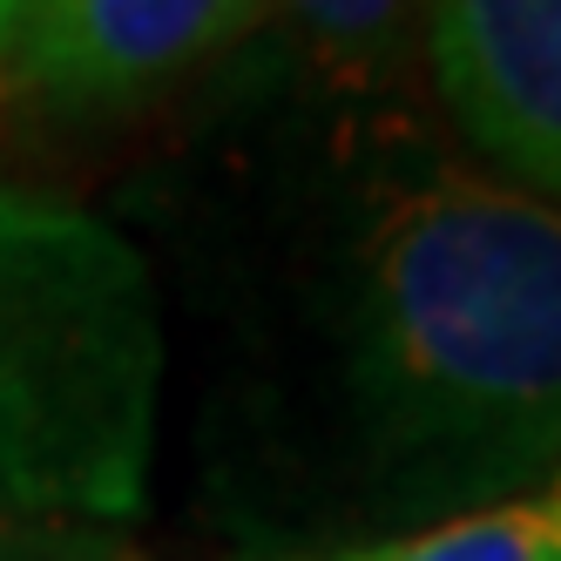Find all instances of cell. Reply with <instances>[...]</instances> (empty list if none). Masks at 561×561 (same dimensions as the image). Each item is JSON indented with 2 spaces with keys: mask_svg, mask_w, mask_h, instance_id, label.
Returning <instances> with one entry per match:
<instances>
[{
  "mask_svg": "<svg viewBox=\"0 0 561 561\" xmlns=\"http://www.w3.org/2000/svg\"><path fill=\"white\" fill-rule=\"evenodd\" d=\"M352 413L379 501L447 520L561 467V217L439 163L352 251Z\"/></svg>",
  "mask_w": 561,
  "mask_h": 561,
  "instance_id": "1",
  "label": "cell"
},
{
  "mask_svg": "<svg viewBox=\"0 0 561 561\" xmlns=\"http://www.w3.org/2000/svg\"><path fill=\"white\" fill-rule=\"evenodd\" d=\"M163 305L82 204L0 183V507L115 535L149 501Z\"/></svg>",
  "mask_w": 561,
  "mask_h": 561,
  "instance_id": "2",
  "label": "cell"
},
{
  "mask_svg": "<svg viewBox=\"0 0 561 561\" xmlns=\"http://www.w3.org/2000/svg\"><path fill=\"white\" fill-rule=\"evenodd\" d=\"M447 115L507 190L561 217V0H420Z\"/></svg>",
  "mask_w": 561,
  "mask_h": 561,
  "instance_id": "3",
  "label": "cell"
},
{
  "mask_svg": "<svg viewBox=\"0 0 561 561\" xmlns=\"http://www.w3.org/2000/svg\"><path fill=\"white\" fill-rule=\"evenodd\" d=\"M271 0H8L0 61L21 89L89 108L176 82L230 48Z\"/></svg>",
  "mask_w": 561,
  "mask_h": 561,
  "instance_id": "4",
  "label": "cell"
},
{
  "mask_svg": "<svg viewBox=\"0 0 561 561\" xmlns=\"http://www.w3.org/2000/svg\"><path fill=\"white\" fill-rule=\"evenodd\" d=\"M291 561H561V488H535L520 501H494L473 514L399 528L386 541L291 554Z\"/></svg>",
  "mask_w": 561,
  "mask_h": 561,
  "instance_id": "5",
  "label": "cell"
},
{
  "mask_svg": "<svg viewBox=\"0 0 561 561\" xmlns=\"http://www.w3.org/2000/svg\"><path fill=\"white\" fill-rule=\"evenodd\" d=\"M285 8L325 55H379L420 0H285Z\"/></svg>",
  "mask_w": 561,
  "mask_h": 561,
  "instance_id": "6",
  "label": "cell"
},
{
  "mask_svg": "<svg viewBox=\"0 0 561 561\" xmlns=\"http://www.w3.org/2000/svg\"><path fill=\"white\" fill-rule=\"evenodd\" d=\"M0 561H129L102 528H55L0 507Z\"/></svg>",
  "mask_w": 561,
  "mask_h": 561,
  "instance_id": "7",
  "label": "cell"
},
{
  "mask_svg": "<svg viewBox=\"0 0 561 561\" xmlns=\"http://www.w3.org/2000/svg\"><path fill=\"white\" fill-rule=\"evenodd\" d=\"M548 488H561V467H554V473H548Z\"/></svg>",
  "mask_w": 561,
  "mask_h": 561,
  "instance_id": "8",
  "label": "cell"
},
{
  "mask_svg": "<svg viewBox=\"0 0 561 561\" xmlns=\"http://www.w3.org/2000/svg\"><path fill=\"white\" fill-rule=\"evenodd\" d=\"M0 21H8V0H0Z\"/></svg>",
  "mask_w": 561,
  "mask_h": 561,
  "instance_id": "9",
  "label": "cell"
}]
</instances>
